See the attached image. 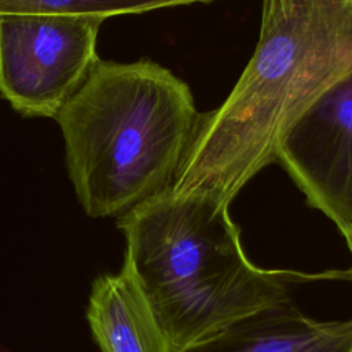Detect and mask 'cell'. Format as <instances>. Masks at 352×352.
<instances>
[{"mask_svg":"<svg viewBox=\"0 0 352 352\" xmlns=\"http://www.w3.org/2000/svg\"><path fill=\"white\" fill-rule=\"evenodd\" d=\"M199 117L190 87L169 69L98 58L54 117L87 214H122L170 188Z\"/></svg>","mask_w":352,"mask_h":352,"instance_id":"cell-3","label":"cell"},{"mask_svg":"<svg viewBox=\"0 0 352 352\" xmlns=\"http://www.w3.org/2000/svg\"><path fill=\"white\" fill-rule=\"evenodd\" d=\"M276 162L341 234L352 228V72L294 124Z\"/></svg>","mask_w":352,"mask_h":352,"instance_id":"cell-5","label":"cell"},{"mask_svg":"<svg viewBox=\"0 0 352 352\" xmlns=\"http://www.w3.org/2000/svg\"><path fill=\"white\" fill-rule=\"evenodd\" d=\"M102 22L0 15V95L22 116L54 118L98 60Z\"/></svg>","mask_w":352,"mask_h":352,"instance_id":"cell-4","label":"cell"},{"mask_svg":"<svg viewBox=\"0 0 352 352\" xmlns=\"http://www.w3.org/2000/svg\"><path fill=\"white\" fill-rule=\"evenodd\" d=\"M102 352H172L129 271L95 279L87 311Z\"/></svg>","mask_w":352,"mask_h":352,"instance_id":"cell-7","label":"cell"},{"mask_svg":"<svg viewBox=\"0 0 352 352\" xmlns=\"http://www.w3.org/2000/svg\"><path fill=\"white\" fill-rule=\"evenodd\" d=\"M214 0H0V15H60L104 21L124 14Z\"/></svg>","mask_w":352,"mask_h":352,"instance_id":"cell-8","label":"cell"},{"mask_svg":"<svg viewBox=\"0 0 352 352\" xmlns=\"http://www.w3.org/2000/svg\"><path fill=\"white\" fill-rule=\"evenodd\" d=\"M342 235H344V238H345V241H346L348 249H349L351 256H352V228H349L348 231H345ZM346 272H348V278H349V279H352V267H351V270H348Z\"/></svg>","mask_w":352,"mask_h":352,"instance_id":"cell-9","label":"cell"},{"mask_svg":"<svg viewBox=\"0 0 352 352\" xmlns=\"http://www.w3.org/2000/svg\"><path fill=\"white\" fill-rule=\"evenodd\" d=\"M230 204L172 187L124 212V267L140 289L172 352L232 320L285 300L287 283L348 278V272L264 270L245 254Z\"/></svg>","mask_w":352,"mask_h":352,"instance_id":"cell-2","label":"cell"},{"mask_svg":"<svg viewBox=\"0 0 352 352\" xmlns=\"http://www.w3.org/2000/svg\"><path fill=\"white\" fill-rule=\"evenodd\" d=\"M177 352H352V318L316 320L287 297Z\"/></svg>","mask_w":352,"mask_h":352,"instance_id":"cell-6","label":"cell"},{"mask_svg":"<svg viewBox=\"0 0 352 352\" xmlns=\"http://www.w3.org/2000/svg\"><path fill=\"white\" fill-rule=\"evenodd\" d=\"M351 72L352 0H263L254 52L226 100L201 114L172 188L231 204Z\"/></svg>","mask_w":352,"mask_h":352,"instance_id":"cell-1","label":"cell"}]
</instances>
